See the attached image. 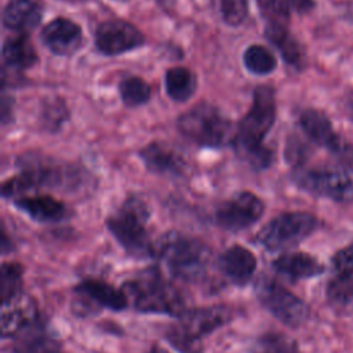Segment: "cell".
<instances>
[{
    "label": "cell",
    "instance_id": "cell-1",
    "mask_svg": "<svg viewBox=\"0 0 353 353\" xmlns=\"http://www.w3.org/2000/svg\"><path fill=\"white\" fill-rule=\"evenodd\" d=\"M276 119L274 91L269 85L255 88L252 105L240 120L234 135V148L243 160L255 170L268 168L273 161L272 150L262 146V141Z\"/></svg>",
    "mask_w": 353,
    "mask_h": 353
},
{
    "label": "cell",
    "instance_id": "cell-2",
    "mask_svg": "<svg viewBox=\"0 0 353 353\" xmlns=\"http://www.w3.org/2000/svg\"><path fill=\"white\" fill-rule=\"evenodd\" d=\"M154 255L175 279L193 283L205 274L211 250L194 237L179 232H168L154 244Z\"/></svg>",
    "mask_w": 353,
    "mask_h": 353
},
{
    "label": "cell",
    "instance_id": "cell-3",
    "mask_svg": "<svg viewBox=\"0 0 353 353\" xmlns=\"http://www.w3.org/2000/svg\"><path fill=\"white\" fill-rule=\"evenodd\" d=\"M150 212L138 197L131 196L106 219V226L119 244L135 258L154 256V244L148 232Z\"/></svg>",
    "mask_w": 353,
    "mask_h": 353
},
{
    "label": "cell",
    "instance_id": "cell-4",
    "mask_svg": "<svg viewBox=\"0 0 353 353\" xmlns=\"http://www.w3.org/2000/svg\"><path fill=\"white\" fill-rule=\"evenodd\" d=\"M132 306L142 313L181 316L185 309V299L179 291L170 284L156 269L128 280L123 285Z\"/></svg>",
    "mask_w": 353,
    "mask_h": 353
},
{
    "label": "cell",
    "instance_id": "cell-5",
    "mask_svg": "<svg viewBox=\"0 0 353 353\" xmlns=\"http://www.w3.org/2000/svg\"><path fill=\"white\" fill-rule=\"evenodd\" d=\"M230 319L229 307L221 305L185 310L179 316V323L171 327L165 336L181 353H201V338L222 327Z\"/></svg>",
    "mask_w": 353,
    "mask_h": 353
},
{
    "label": "cell",
    "instance_id": "cell-6",
    "mask_svg": "<svg viewBox=\"0 0 353 353\" xmlns=\"http://www.w3.org/2000/svg\"><path fill=\"white\" fill-rule=\"evenodd\" d=\"M21 174L7 179L1 186L3 197H15L36 188H66L74 182V171H68L55 160L28 153L18 160Z\"/></svg>",
    "mask_w": 353,
    "mask_h": 353
},
{
    "label": "cell",
    "instance_id": "cell-7",
    "mask_svg": "<svg viewBox=\"0 0 353 353\" xmlns=\"http://www.w3.org/2000/svg\"><path fill=\"white\" fill-rule=\"evenodd\" d=\"M176 125L183 137L201 146L221 148L232 138V123L208 103H200L185 112Z\"/></svg>",
    "mask_w": 353,
    "mask_h": 353
},
{
    "label": "cell",
    "instance_id": "cell-8",
    "mask_svg": "<svg viewBox=\"0 0 353 353\" xmlns=\"http://www.w3.org/2000/svg\"><path fill=\"white\" fill-rule=\"evenodd\" d=\"M295 183L313 194L324 196L339 203L353 201V170L346 165H325L296 170Z\"/></svg>",
    "mask_w": 353,
    "mask_h": 353
},
{
    "label": "cell",
    "instance_id": "cell-9",
    "mask_svg": "<svg viewBox=\"0 0 353 353\" xmlns=\"http://www.w3.org/2000/svg\"><path fill=\"white\" fill-rule=\"evenodd\" d=\"M319 222L309 212H284L269 221L256 234V241L268 251L291 248L310 236Z\"/></svg>",
    "mask_w": 353,
    "mask_h": 353
},
{
    "label": "cell",
    "instance_id": "cell-10",
    "mask_svg": "<svg viewBox=\"0 0 353 353\" xmlns=\"http://www.w3.org/2000/svg\"><path fill=\"white\" fill-rule=\"evenodd\" d=\"M255 291L263 307L288 327H299L309 316L307 305L273 279L262 277Z\"/></svg>",
    "mask_w": 353,
    "mask_h": 353
},
{
    "label": "cell",
    "instance_id": "cell-11",
    "mask_svg": "<svg viewBox=\"0 0 353 353\" xmlns=\"http://www.w3.org/2000/svg\"><path fill=\"white\" fill-rule=\"evenodd\" d=\"M262 200L251 192H240L223 201L215 211V222L232 232H239L254 225L263 214Z\"/></svg>",
    "mask_w": 353,
    "mask_h": 353
},
{
    "label": "cell",
    "instance_id": "cell-12",
    "mask_svg": "<svg viewBox=\"0 0 353 353\" xmlns=\"http://www.w3.org/2000/svg\"><path fill=\"white\" fill-rule=\"evenodd\" d=\"M145 44V36L137 26L123 19L102 22L95 30V46L105 55H119Z\"/></svg>",
    "mask_w": 353,
    "mask_h": 353
},
{
    "label": "cell",
    "instance_id": "cell-13",
    "mask_svg": "<svg viewBox=\"0 0 353 353\" xmlns=\"http://www.w3.org/2000/svg\"><path fill=\"white\" fill-rule=\"evenodd\" d=\"M299 123L303 132L314 143L327 148L330 152L343 159H353V146L341 139V137L334 131L332 124L324 113L316 109H306L301 113Z\"/></svg>",
    "mask_w": 353,
    "mask_h": 353
},
{
    "label": "cell",
    "instance_id": "cell-14",
    "mask_svg": "<svg viewBox=\"0 0 353 353\" xmlns=\"http://www.w3.org/2000/svg\"><path fill=\"white\" fill-rule=\"evenodd\" d=\"M41 40L51 52L57 55H70L80 48L83 33L80 26L74 22L66 18H57L43 28Z\"/></svg>",
    "mask_w": 353,
    "mask_h": 353
},
{
    "label": "cell",
    "instance_id": "cell-15",
    "mask_svg": "<svg viewBox=\"0 0 353 353\" xmlns=\"http://www.w3.org/2000/svg\"><path fill=\"white\" fill-rule=\"evenodd\" d=\"M37 320V309L29 296L19 295L3 303L1 310V335L8 338L18 335L22 330Z\"/></svg>",
    "mask_w": 353,
    "mask_h": 353
},
{
    "label": "cell",
    "instance_id": "cell-16",
    "mask_svg": "<svg viewBox=\"0 0 353 353\" xmlns=\"http://www.w3.org/2000/svg\"><path fill=\"white\" fill-rule=\"evenodd\" d=\"M218 265L221 272L232 283L245 284L256 269V258L252 251L236 244L221 254Z\"/></svg>",
    "mask_w": 353,
    "mask_h": 353
},
{
    "label": "cell",
    "instance_id": "cell-17",
    "mask_svg": "<svg viewBox=\"0 0 353 353\" xmlns=\"http://www.w3.org/2000/svg\"><path fill=\"white\" fill-rule=\"evenodd\" d=\"M146 168L157 174L178 175L183 171L185 161L182 156L171 146L163 142H152L139 153Z\"/></svg>",
    "mask_w": 353,
    "mask_h": 353
},
{
    "label": "cell",
    "instance_id": "cell-18",
    "mask_svg": "<svg viewBox=\"0 0 353 353\" xmlns=\"http://www.w3.org/2000/svg\"><path fill=\"white\" fill-rule=\"evenodd\" d=\"M272 266L279 274L291 280L316 277L324 270L323 263L306 252L283 254L273 261Z\"/></svg>",
    "mask_w": 353,
    "mask_h": 353
},
{
    "label": "cell",
    "instance_id": "cell-19",
    "mask_svg": "<svg viewBox=\"0 0 353 353\" xmlns=\"http://www.w3.org/2000/svg\"><path fill=\"white\" fill-rule=\"evenodd\" d=\"M41 15L40 0H10L3 10V25L7 29L23 32L37 26Z\"/></svg>",
    "mask_w": 353,
    "mask_h": 353
},
{
    "label": "cell",
    "instance_id": "cell-20",
    "mask_svg": "<svg viewBox=\"0 0 353 353\" xmlns=\"http://www.w3.org/2000/svg\"><path fill=\"white\" fill-rule=\"evenodd\" d=\"M74 291L83 296H87L90 301L98 303L99 306L110 310H123L128 305V298L123 288L117 290L112 284L102 280L87 279L79 283L74 287Z\"/></svg>",
    "mask_w": 353,
    "mask_h": 353
},
{
    "label": "cell",
    "instance_id": "cell-21",
    "mask_svg": "<svg viewBox=\"0 0 353 353\" xmlns=\"http://www.w3.org/2000/svg\"><path fill=\"white\" fill-rule=\"evenodd\" d=\"M17 208L37 222H59L66 218V207L51 196H23L14 200Z\"/></svg>",
    "mask_w": 353,
    "mask_h": 353
},
{
    "label": "cell",
    "instance_id": "cell-22",
    "mask_svg": "<svg viewBox=\"0 0 353 353\" xmlns=\"http://www.w3.org/2000/svg\"><path fill=\"white\" fill-rule=\"evenodd\" d=\"M3 59L11 69H28L37 62V52L26 34H17L3 43Z\"/></svg>",
    "mask_w": 353,
    "mask_h": 353
},
{
    "label": "cell",
    "instance_id": "cell-23",
    "mask_svg": "<svg viewBox=\"0 0 353 353\" xmlns=\"http://www.w3.org/2000/svg\"><path fill=\"white\" fill-rule=\"evenodd\" d=\"M265 34L268 40L277 47L284 61L295 68H301L303 62V51L295 37L287 30L283 23H269Z\"/></svg>",
    "mask_w": 353,
    "mask_h": 353
},
{
    "label": "cell",
    "instance_id": "cell-24",
    "mask_svg": "<svg viewBox=\"0 0 353 353\" xmlns=\"http://www.w3.org/2000/svg\"><path fill=\"white\" fill-rule=\"evenodd\" d=\"M196 85V76L186 68H172L165 73V91L174 101H188L194 94Z\"/></svg>",
    "mask_w": 353,
    "mask_h": 353
},
{
    "label": "cell",
    "instance_id": "cell-25",
    "mask_svg": "<svg viewBox=\"0 0 353 353\" xmlns=\"http://www.w3.org/2000/svg\"><path fill=\"white\" fill-rule=\"evenodd\" d=\"M254 353H301L296 342L280 332H266L254 343Z\"/></svg>",
    "mask_w": 353,
    "mask_h": 353
},
{
    "label": "cell",
    "instance_id": "cell-26",
    "mask_svg": "<svg viewBox=\"0 0 353 353\" xmlns=\"http://www.w3.org/2000/svg\"><path fill=\"white\" fill-rule=\"evenodd\" d=\"M244 66L254 74H268L276 68L274 55L263 46H250L243 55Z\"/></svg>",
    "mask_w": 353,
    "mask_h": 353
},
{
    "label": "cell",
    "instance_id": "cell-27",
    "mask_svg": "<svg viewBox=\"0 0 353 353\" xmlns=\"http://www.w3.org/2000/svg\"><path fill=\"white\" fill-rule=\"evenodd\" d=\"M22 265L18 262H3L1 266V298L3 303L22 295Z\"/></svg>",
    "mask_w": 353,
    "mask_h": 353
},
{
    "label": "cell",
    "instance_id": "cell-28",
    "mask_svg": "<svg viewBox=\"0 0 353 353\" xmlns=\"http://www.w3.org/2000/svg\"><path fill=\"white\" fill-rule=\"evenodd\" d=\"M120 97L127 106H139L149 101L150 87L141 77H127L120 83Z\"/></svg>",
    "mask_w": 353,
    "mask_h": 353
},
{
    "label": "cell",
    "instance_id": "cell-29",
    "mask_svg": "<svg viewBox=\"0 0 353 353\" xmlns=\"http://www.w3.org/2000/svg\"><path fill=\"white\" fill-rule=\"evenodd\" d=\"M221 19L229 26H239L248 12V0H211Z\"/></svg>",
    "mask_w": 353,
    "mask_h": 353
},
{
    "label": "cell",
    "instance_id": "cell-30",
    "mask_svg": "<svg viewBox=\"0 0 353 353\" xmlns=\"http://www.w3.org/2000/svg\"><path fill=\"white\" fill-rule=\"evenodd\" d=\"M327 296L341 305L353 302V273L336 274L327 287Z\"/></svg>",
    "mask_w": 353,
    "mask_h": 353
},
{
    "label": "cell",
    "instance_id": "cell-31",
    "mask_svg": "<svg viewBox=\"0 0 353 353\" xmlns=\"http://www.w3.org/2000/svg\"><path fill=\"white\" fill-rule=\"evenodd\" d=\"M40 119H41V124L46 128L55 131L68 119V110L65 103L58 98L46 101L41 108Z\"/></svg>",
    "mask_w": 353,
    "mask_h": 353
},
{
    "label": "cell",
    "instance_id": "cell-32",
    "mask_svg": "<svg viewBox=\"0 0 353 353\" xmlns=\"http://www.w3.org/2000/svg\"><path fill=\"white\" fill-rule=\"evenodd\" d=\"M332 266H334L336 274L353 273V243L334 254Z\"/></svg>",
    "mask_w": 353,
    "mask_h": 353
},
{
    "label": "cell",
    "instance_id": "cell-33",
    "mask_svg": "<svg viewBox=\"0 0 353 353\" xmlns=\"http://www.w3.org/2000/svg\"><path fill=\"white\" fill-rule=\"evenodd\" d=\"M314 6L313 0H290V7L298 12H307Z\"/></svg>",
    "mask_w": 353,
    "mask_h": 353
},
{
    "label": "cell",
    "instance_id": "cell-34",
    "mask_svg": "<svg viewBox=\"0 0 353 353\" xmlns=\"http://www.w3.org/2000/svg\"><path fill=\"white\" fill-rule=\"evenodd\" d=\"M148 353H168V352H167L164 347L159 346V345H153V346L149 349Z\"/></svg>",
    "mask_w": 353,
    "mask_h": 353
},
{
    "label": "cell",
    "instance_id": "cell-35",
    "mask_svg": "<svg viewBox=\"0 0 353 353\" xmlns=\"http://www.w3.org/2000/svg\"><path fill=\"white\" fill-rule=\"evenodd\" d=\"M349 117L353 120V102L349 105Z\"/></svg>",
    "mask_w": 353,
    "mask_h": 353
},
{
    "label": "cell",
    "instance_id": "cell-36",
    "mask_svg": "<svg viewBox=\"0 0 353 353\" xmlns=\"http://www.w3.org/2000/svg\"><path fill=\"white\" fill-rule=\"evenodd\" d=\"M48 353H63V352L61 350V347H57V349H54V350H51V352H48Z\"/></svg>",
    "mask_w": 353,
    "mask_h": 353
},
{
    "label": "cell",
    "instance_id": "cell-37",
    "mask_svg": "<svg viewBox=\"0 0 353 353\" xmlns=\"http://www.w3.org/2000/svg\"><path fill=\"white\" fill-rule=\"evenodd\" d=\"M62 1H68V3H80V1H84V0H62Z\"/></svg>",
    "mask_w": 353,
    "mask_h": 353
},
{
    "label": "cell",
    "instance_id": "cell-38",
    "mask_svg": "<svg viewBox=\"0 0 353 353\" xmlns=\"http://www.w3.org/2000/svg\"><path fill=\"white\" fill-rule=\"evenodd\" d=\"M117 1H127V0H117Z\"/></svg>",
    "mask_w": 353,
    "mask_h": 353
}]
</instances>
